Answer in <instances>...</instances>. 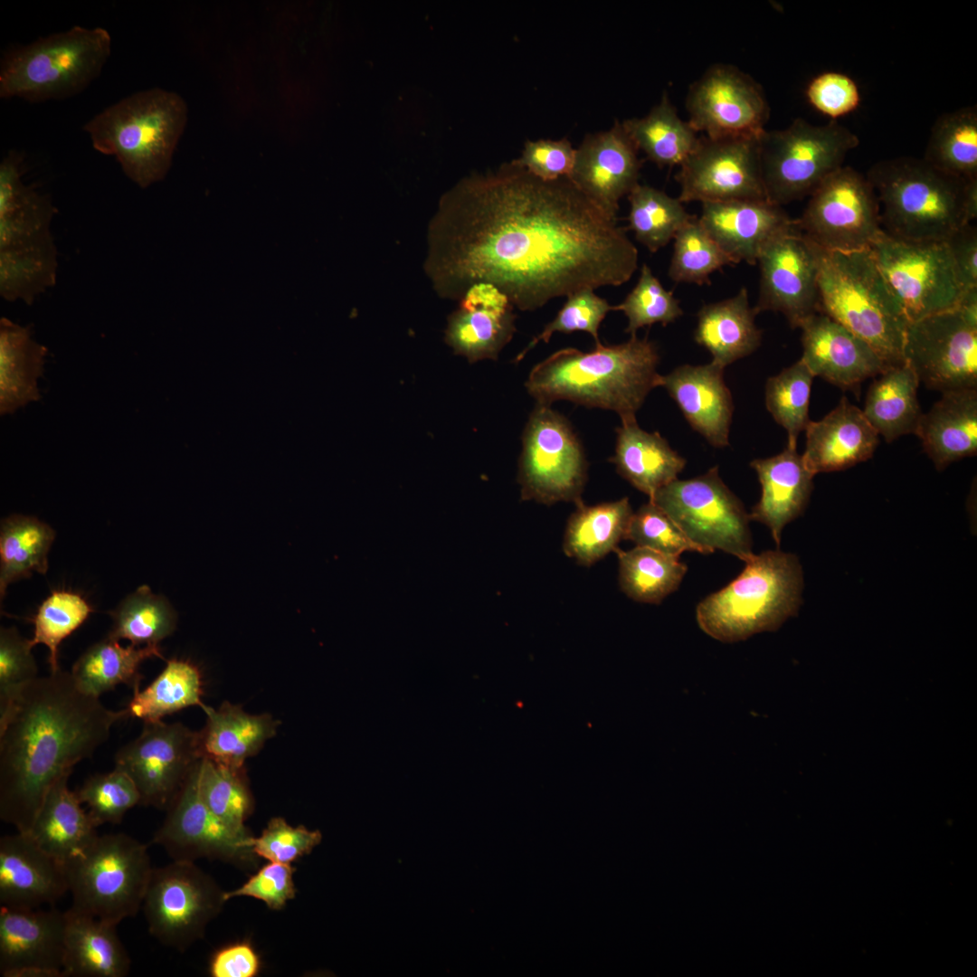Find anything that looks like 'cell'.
<instances>
[{
	"mask_svg": "<svg viewBox=\"0 0 977 977\" xmlns=\"http://www.w3.org/2000/svg\"><path fill=\"white\" fill-rule=\"evenodd\" d=\"M621 125L638 151L659 167L680 166L698 140L688 122L679 118L667 92L647 115L625 119Z\"/></svg>",
	"mask_w": 977,
	"mask_h": 977,
	"instance_id": "obj_42",
	"label": "cell"
},
{
	"mask_svg": "<svg viewBox=\"0 0 977 977\" xmlns=\"http://www.w3.org/2000/svg\"><path fill=\"white\" fill-rule=\"evenodd\" d=\"M576 149L563 138L558 140L537 139L525 143L521 156L513 162L544 181L568 177L573 171Z\"/></svg>",
	"mask_w": 977,
	"mask_h": 977,
	"instance_id": "obj_60",
	"label": "cell"
},
{
	"mask_svg": "<svg viewBox=\"0 0 977 977\" xmlns=\"http://www.w3.org/2000/svg\"><path fill=\"white\" fill-rule=\"evenodd\" d=\"M866 176L878 200L882 230L893 237L910 242L946 241L967 224L968 179L912 157L879 161Z\"/></svg>",
	"mask_w": 977,
	"mask_h": 977,
	"instance_id": "obj_8",
	"label": "cell"
},
{
	"mask_svg": "<svg viewBox=\"0 0 977 977\" xmlns=\"http://www.w3.org/2000/svg\"><path fill=\"white\" fill-rule=\"evenodd\" d=\"M30 327L6 318L0 321V412L13 413L40 399L37 379L43 375L47 349L31 337Z\"/></svg>",
	"mask_w": 977,
	"mask_h": 977,
	"instance_id": "obj_40",
	"label": "cell"
},
{
	"mask_svg": "<svg viewBox=\"0 0 977 977\" xmlns=\"http://www.w3.org/2000/svg\"><path fill=\"white\" fill-rule=\"evenodd\" d=\"M76 794L88 806V813L97 827L119 823L128 810L140 805V794L134 782L117 768L89 777Z\"/></svg>",
	"mask_w": 977,
	"mask_h": 977,
	"instance_id": "obj_54",
	"label": "cell"
},
{
	"mask_svg": "<svg viewBox=\"0 0 977 977\" xmlns=\"http://www.w3.org/2000/svg\"><path fill=\"white\" fill-rule=\"evenodd\" d=\"M697 218L735 264L756 265L764 250L794 226L782 206L768 200L702 203Z\"/></svg>",
	"mask_w": 977,
	"mask_h": 977,
	"instance_id": "obj_26",
	"label": "cell"
},
{
	"mask_svg": "<svg viewBox=\"0 0 977 977\" xmlns=\"http://www.w3.org/2000/svg\"><path fill=\"white\" fill-rule=\"evenodd\" d=\"M225 891L194 862L173 860L153 868L142 908L149 934L185 952L204 936L223 910Z\"/></svg>",
	"mask_w": 977,
	"mask_h": 977,
	"instance_id": "obj_15",
	"label": "cell"
},
{
	"mask_svg": "<svg viewBox=\"0 0 977 977\" xmlns=\"http://www.w3.org/2000/svg\"><path fill=\"white\" fill-rule=\"evenodd\" d=\"M67 892L64 863L43 850L28 833L17 831L1 837V906H53Z\"/></svg>",
	"mask_w": 977,
	"mask_h": 977,
	"instance_id": "obj_27",
	"label": "cell"
},
{
	"mask_svg": "<svg viewBox=\"0 0 977 977\" xmlns=\"http://www.w3.org/2000/svg\"><path fill=\"white\" fill-rule=\"evenodd\" d=\"M203 689L198 667L188 660L169 659L148 687L133 692L126 707L128 716L156 722L188 707L202 708L205 705L202 701Z\"/></svg>",
	"mask_w": 977,
	"mask_h": 977,
	"instance_id": "obj_44",
	"label": "cell"
},
{
	"mask_svg": "<svg viewBox=\"0 0 977 977\" xmlns=\"http://www.w3.org/2000/svg\"><path fill=\"white\" fill-rule=\"evenodd\" d=\"M197 786L201 799L214 815L234 829L248 830L244 823L253 811L254 800L244 766L201 758Z\"/></svg>",
	"mask_w": 977,
	"mask_h": 977,
	"instance_id": "obj_49",
	"label": "cell"
},
{
	"mask_svg": "<svg viewBox=\"0 0 977 977\" xmlns=\"http://www.w3.org/2000/svg\"><path fill=\"white\" fill-rule=\"evenodd\" d=\"M803 573L797 555L780 549L753 555L742 573L697 606L701 630L723 642L777 630L802 603Z\"/></svg>",
	"mask_w": 977,
	"mask_h": 977,
	"instance_id": "obj_7",
	"label": "cell"
},
{
	"mask_svg": "<svg viewBox=\"0 0 977 977\" xmlns=\"http://www.w3.org/2000/svg\"><path fill=\"white\" fill-rule=\"evenodd\" d=\"M669 277L677 283L710 284L709 276L724 266L735 265L692 216L674 237Z\"/></svg>",
	"mask_w": 977,
	"mask_h": 977,
	"instance_id": "obj_51",
	"label": "cell"
},
{
	"mask_svg": "<svg viewBox=\"0 0 977 977\" xmlns=\"http://www.w3.org/2000/svg\"><path fill=\"white\" fill-rule=\"evenodd\" d=\"M619 560V584L621 591L639 602H661L677 591L687 571L679 557L650 548L635 546L615 551Z\"/></svg>",
	"mask_w": 977,
	"mask_h": 977,
	"instance_id": "obj_46",
	"label": "cell"
},
{
	"mask_svg": "<svg viewBox=\"0 0 977 977\" xmlns=\"http://www.w3.org/2000/svg\"><path fill=\"white\" fill-rule=\"evenodd\" d=\"M37 666L29 646L14 628L0 631V715L22 688L36 678Z\"/></svg>",
	"mask_w": 977,
	"mask_h": 977,
	"instance_id": "obj_57",
	"label": "cell"
},
{
	"mask_svg": "<svg viewBox=\"0 0 977 977\" xmlns=\"http://www.w3.org/2000/svg\"><path fill=\"white\" fill-rule=\"evenodd\" d=\"M153 657L163 658L158 645L123 647L108 635L81 654L71 673L82 691L97 697L119 684L134 692L140 689V664Z\"/></svg>",
	"mask_w": 977,
	"mask_h": 977,
	"instance_id": "obj_41",
	"label": "cell"
},
{
	"mask_svg": "<svg viewBox=\"0 0 977 977\" xmlns=\"http://www.w3.org/2000/svg\"><path fill=\"white\" fill-rule=\"evenodd\" d=\"M291 864L269 861L235 890L225 892V899L250 896L262 901L271 910L282 909L296 896Z\"/></svg>",
	"mask_w": 977,
	"mask_h": 977,
	"instance_id": "obj_59",
	"label": "cell"
},
{
	"mask_svg": "<svg viewBox=\"0 0 977 977\" xmlns=\"http://www.w3.org/2000/svg\"><path fill=\"white\" fill-rule=\"evenodd\" d=\"M63 976L125 977L130 957L120 941L116 925L80 912L65 911Z\"/></svg>",
	"mask_w": 977,
	"mask_h": 977,
	"instance_id": "obj_34",
	"label": "cell"
},
{
	"mask_svg": "<svg viewBox=\"0 0 977 977\" xmlns=\"http://www.w3.org/2000/svg\"><path fill=\"white\" fill-rule=\"evenodd\" d=\"M627 197L629 229L650 252L666 246L693 216L678 198L650 185H636Z\"/></svg>",
	"mask_w": 977,
	"mask_h": 977,
	"instance_id": "obj_48",
	"label": "cell"
},
{
	"mask_svg": "<svg viewBox=\"0 0 977 977\" xmlns=\"http://www.w3.org/2000/svg\"><path fill=\"white\" fill-rule=\"evenodd\" d=\"M656 345L637 336L618 345H595L590 352L562 348L536 364L526 388L538 404L566 400L636 420L649 393L659 386Z\"/></svg>",
	"mask_w": 977,
	"mask_h": 977,
	"instance_id": "obj_3",
	"label": "cell"
},
{
	"mask_svg": "<svg viewBox=\"0 0 977 977\" xmlns=\"http://www.w3.org/2000/svg\"><path fill=\"white\" fill-rule=\"evenodd\" d=\"M66 914L50 908L0 907V973L64 977Z\"/></svg>",
	"mask_w": 977,
	"mask_h": 977,
	"instance_id": "obj_23",
	"label": "cell"
},
{
	"mask_svg": "<svg viewBox=\"0 0 977 977\" xmlns=\"http://www.w3.org/2000/svg\"><path fill=\"white\" fill-rule=\"evenodd\" d=\"M55 532L47 524L32 516L11 515L0 526V596L7 586L33 572L44 574L48 570L47 555Z\"/></svg>",
	"mask_w": 977,
	"mask_h": 977,
	"instance_id": "obj_43",
	"label": "cell"
},
{
	"mask_svg": "<svg viewBox=\"0 0 977 977\" xmlns=\"http://www.w3.org/2000/svg\"><path fill=\"white\" fill-rule=\"evenodd\" d=\"M761 485V498L750 520L765 525L779 547L784 526L805 510L813 489L814 475L796 448L786 445L779 454L751 461Z\"/></svg>",
	"mask_w": 977,
	"mask_h": 977,
	"instance_id": "obj_30",
	"label": "cell"
},
{
	"mask_svg": "<svg viewBox=\"0 0 977 977\" xmlns=\"http://www.w3.org/2000/svg\"><path fill=\"white\" fill-rule=\"evenodd\" d=\"M858 144V137L837 120L813 125L798 118L783 129L764 130L759 147L768 200L782 206L810 196Z\"/></svg>",
	"mask_w": 977,
	"mask_h": 977,
	"instance_id": "obj_11",
	"label": "cell"
},
{
	"mask_svg": "<svg viewBox=\"0 0 977 977\" xmlns=\"http://www.w3.org/2000/svg\"><path fill=\"white\" fill-rule=\"evenodd\" d=\"M206 722L198 732L201 758L234 767L244 766L277 733L280 721L270 714L251 715L242 706L223 702L218 708L204 705Z\"/></svg>",
	"mask_w": 977,
	"mask_h": 977,
	"instance_id": "obj_33",
	"label": "cell"
},
{
	"mask_svg": "<svg viewBox=\"0 0 977 977\" xmlns=\"http://www.w3.org/2000/svg\"><path fill=\"white\" fill-rule=\"evenodd\" d=\"M322 839L319 830H310L299 825L293 827L283 818L270 819L259 837H254L252 849L257 857L270 862L291 864L309 854Z\"/></svg>",
	"mask_w": 977,
	"mask_h": 977,
	"instance_id": "obj_58",
	"label": "cell"
},
{
	"mask_svg": "<svg viewBox=\"0 0 977 977\" xmlns=\"http://www.w3.org/2000/svg\"><path fill=\"white\" fill-rule=\"evenodd\" d=\"M868 387L865 417L887 442L915 432L921 416L917 399L919 381L905 363L889 366Z\"/></svg>",
	"mask_w": 977,
	"mask_h": 977,
	"instance_id": "obj_39",
	"label": "cell"
},
{
	"mask_svg": "<svg viewBox=\"0 0 977 977\" xmlns=\"http://www.w3.org/2000/svg\"><path fill=\"white\" fill-rule=\"evenodd\" d=\"M964 210L967 223H972L977 217V178L966 182Z\"/></svg>",
	"mask_w": 977,
	"mask_h": 977,
	"instance_id": "obj_64",
	"label": "cell"
},
{
	"mask_svg": "<svg viewBox=\"0 0 977 977\" xmlns=\"http://www.w3.org/2000/svg\"><path fill=\"white\" fill-rule=\"evenodd\" d=\"M797 229L824 251L850 252L870 249L883 232L879 204L867 176L841 166L810 195Z\"/></svg>",
	"mask_w": 977,
	"mask_h": 977,
	"instance_id": "obj_16",
	"label": "cell"
},
{
	"mask_svg": "<svg viewBox=\"0 0 977 977\" xmlns=\"http://www.w3.org/2000/svg\"><path fill=\"white\" fill-rule=\"evenodd\" d=\"M758 315L742 288L735 296L704 305L697 312L695 341L723 367L754 353L761 345L762 331L755 325Z\"/></svg>",
	"mask_w": 977,
	"mask_h": 977,
	"instance_id": "obj_36",
	"label": "cell"
},
{
	"mask_svg": "<svg viewBox=\"0 0 977 977\" xmlns=\"http://www.w3.org/2000/svg\"><path fill=\"white\" fill-rule=\"evenodd\" d=\"M112 628L109 637L128 640L136 646L158 645L176 627V613L162 595L153 593L147 585L139 586L110 612Z\"/></svg>",
	"mask_w": 977,
	"mask_h": 977,
	"instance_id": "obj_47",
	"label": "cell"
},
{
	"mask_svg": "<svg viewBox=\"0 0 977 977\" xmlns=\"http://www.w3.org/2000/svg\"><path fill=\"white\" fill-rule=\"evenodd\" d=\"M915 434L937 470L977 454V389L942 393Z\"/></svg>",
	"mask_w": 977,
	"mask_h": 977,
	"instance_id": "obj_32",
	"label": "cell"
},
{
	"mask_svg": "<svg viewBox=\"0 0 977 977\" xmlns=\"http://www.w3.org/2000/svg\"><path fill=\"white\" fill-rule=\"evenodd\" d=\"M903 353L905 363L929 389H977V327L957 308L909 323Z\"/></svg>",
	"mask_w": 977,
	"mask_h": 977,
	"instance_id": "obj_20",
	"label": "cell"
},
{
	"mask_svg": "<svg viewBox=\"0 0 977 977\" xmlns=\"http://www.w3.org/2000/svg\"><path fill=\"white\" fill-rule=\"evenodd\" d=\"M64 867L71 907L116 925L142 908L153 870L147 845L125 833L98 835Z\"/></svg>",
	"mask_w": 977,
	"mask_h": 977,
	"instance_id": "obj_10",
	"label": "cell"
},
{
	"mask_svg": "<svg viewBox=\"0 0 977 977\" xmlns=\"http://www.w3.org/2000/svg\"><path fill=\"white\" fill-rule=\"evenodd\" d=\"M587 479L583 446L551 405L536 403L522 434L517 481L522 500L545 505L582 501Z\"/></svg>",
	"mask_w": 977,
	"mask_h": 977,
	"instance_id": "obj_14",
	"label": "cell"
},
{
	"mask_svg": "<svg viewBox=\"0 0 977 977\" xmlns=\"http://www.w3.org/2000/svg\"><path fill=\"white\" fill-rule=\"evenodd\" d=\"M514 307L507 299L480 294L460 299L448 319L447 344L470 363L497 360L516 332Z\"/></svg>",
	"mask_w": 977,
	"mask_h": 977,
	"instance_id": "obj_31",
	"label": "cell"
},
{
	"mask_svg": "<svg viewBox=\"0 0 977 977\" xmlns=\"http://www.w3.org/2000/svg\"><path fill=\"white\" fill-rule=\"evenodd\" d=\"M611 310L612 306L605 299L596 295L593 289H583L567 296L556 317L530 341L517 360H521L539 342L547 343L553 334L557 332H587L594 339L595 345L600 344L599 327Z\"/></svg>",
	"mask_w": 977,
	"mask_h": 977,
	"instance_id": "obj_56",
	"label": "cell"
},
{
	"mask_svg": "<svg viewBox=\"0 0 977 977\" xmlns=\"http://www.w3.org/2000/svg\"><path fill=\"white\" fill-rule=\"evenodd\" d=\"M809 102L831 120L854 111L860 103L857 83L838 71H826L814 77L806 89Z\"/></svg>",
	"mask_w": 977,
	"mask_h": 977,
	"instance_id": "obj_61",
	"label": "cell"
},
{
	"mask_svg": "<svg viewBox=\"0 0 977 977\" xmlns=\"http://www.w3.org/2000/svg\"><path fill=\"white\" fill-rule=\"evenodd\" d=\"M126 717V708H106L61 669L24 686L0 715L1 820L29 832L52 786Z\"/></svg>",
	"mask_w": 977,
	"mask_h": 977,
	"instance_id": "obj_2",
	"label": "cell"
},
{
	"mask_svg": "<svg viewBox=\"0 0 977 977\" xmlns=\"http://www.w3.org/2000/svg\"><path fill=\"white\" fill-rule=\"evenodd\" d=\"M24 171V156L14 150L0 164V294L31 304L56 281L55 207L23 182Z\"/></svg>",
	"mask_w": 977,
	"mask_h": 977,
	"instance_id": "obj_6",
	"label": "cell"
},
{
	"mask_svg": "<svg viewBox=\"0 0 977 977\" xmlns=\"http://www.w3.org/2000/svg\"><path fill=\"white\" fill-rule=\"evenodd\" d=\"M922 158L951 175L977 178V107L942 114L931 128Z\"/></svg>",
	"mask_w": 977,
	"mask_h": 977,
	"instance_id": "obj_45",
	"label": "cell"
},
{
	"mask_svg": "<svg viewBox=\"0 0 977 977\" xmlns=\"http://www.w3.org/2000/svg\"><path fill=\"white\" fill-rule=\"evenodd\" d=\"M110 50L106 29L79 25L12 48L1 61L0 97L39 102L72 96L99 76Z\"/></svg>",
	"mask_w": 977,
	"mask_h": 977,
	"instance_id": "obj_9",
	"label": "cell"
},
{
	"mask_svg": "<svg viewBox=\"0 0 977 977\" xmlns=\"http://www.w3.org/2000/svg\"><path fill=\"white\" fill-rule=\"evenodd\" d=\"M92 612L90 605L80 594L69 591H53L39 606L33 619V636L28 640L33 649L43 644L49 649L51 672L57 671L60 643L79 628Z\"/></svg>",
	"mask_w": 977,
	"mask_h": 977,
	"instance_id": "obj_52",
	"label": "cell"
},
{
	"mask_svg": "<svg viewBox=\"0 0 977 977\" xmlns=\"http://www.w3.org/2000/svg\"><path fill=\"white\" fill-rule=\"evenodd\" d=\"M965 291L977 287V230L967 223L946 241Z\"/></svg>",
	"mask_w": 977,
	"mask_h": 977,
	"instance_id": "obj_63",
	"label": "cell"
},
{
	"mask_svg": "<svg viewBox=\"0 0 977 977\" xmlns=\"http://www.w3.org/2000/svg\"><path fill=\"white\" fill-rule=\"evenodd\" d=\"M805 450L802 455L815 476L844 470L870 459L878 443V433L863 412L843 396L838 405L819 421H810Z\"/></svg>",
	"mask_w": 977,
	"mask_h": 977,
	"instance_id": "obj_29",
	"label": "cell"
},
{
	"mask_svg": "<svg viewBox=\"0 0 977 977\" xmlns=\"http://www.w3.org/2000/svg\"><path fill=\"white\" fill-rule=\"evenodd\" d=\"M201 759L198 732L181 723L144 722L141 734L115 755L134 782L140 805L166 810Z\"/></svg>",
	"mask_w": 977,
	"mask_h": 977,
	"instance_id": "obj_19",
	"label": "cell"
},
{
	"mask_svg": "<svg viewBox=\"0 0 977 977\" xmlns=\"http://www.w3.org/2000/svg\"><path fill=\"white\" fill-rule=\"evenodd\" d=\"M724 369L711 361L684 365L659 377V386L667 390L691 427L716 448L728 446L734 412Z\"/></svg>",
	"mask_w": 977,
	"mask_h": 977,
	"instance_id": "obj_28",
	"label": "cell"
},
{
	"mask_svg": "<svg viewBox=\"0 0 977 977\" xmlns=\"http://www.w3.org/2000/svg\"><path fill=\"white\" fill-rule=\"evenodd\" d=\"M261 970V959L248 942H237L215 951L210 960L213 977H254Z\"/></svg>",
	"mask_w": 977,
	"mask_h": 977,
	"instance_id": "obj_62",
	"label": "cell"
},
{
	"mask_svg": "<svg viewBox=\"0 0 977 977\" xmlns=\"http://www.w3.org/2000/svg\"><path fill=\"white\" fill-rule=\"evenodd\" d=\"M686 108L690 127L709 138L760 137L770 114L760 85L725 63L712 65L690 85Z\"/></svg>",
	"mask_w": 977,
	"mask_h": 977,
	"instance_id": "obj_21",
	"label": "cell"
},
{
	"mask_svg": "<svg viewBox=\"0 0 977 977\" xmlns=\"http://www.w3.org/2000/svg\"><path fill=\"white\" fill-rule=\"evenodd\" d=\"M612 310L623 312L628 319L625 332L636 336L640 327L660 323L667 326L683 315V310L671 291L667 290L650 268L642 264L639 280L622 302Z\"/></svg>",
	"mask_w": 977,
	"mask_h": 977,
	"instance_id": "obj_53",
	"label": "cell"
},
{
	"mask_svg": "<svg viewBox=\"0 0 977 977\" xmlns=\"http://www.w3.org/2000/svg\"><path fill=\"white\" fill-rule=\"evenodd\" d=\"M632 514L628 498L592 506L579 502L567 520L564 553L582 565L595 564L618 549Z\"/></svg>",
	"mask_w": 977,
	"mask_h": 977,
	"instance_id": "obj_38",
	"label": "cell"
},
{
	"mask_svg": "<svg viewBox=\"0 0 977 977\" xmlns=\"http://www.w3.org/2000/svg\"><path fill=\"white\" fill-rule=\"evenodd\" d=\"M814 377L800 359L767 380L765 405L774 421L786 430L789 447L796 448L799 434L811 421L809 404Z\"/></svg>",
	"mask_w": 977,
	"mask_h": 977,
	"instance_id": "obj_50",
	"label": "cell"
},
{
	"mask_svg": "<svg viewBox=\"0 0 977 977\" xmlns=\"http://www.w3.org/2000/svg\"><path fill=\"white\" fill-rule=\"evenodd\" d=\"M799 328L801 359L814 376L843 390L858 394L862 382L889 367L868 344L827 315L817 313Z\"/></svg>",
	"mask_w": 977,
	"mask_h": 977,
	"instance_id": "obj_25",
	"label": "cell"
},
{
	"mask_svg": "<svg viewBox=\"0 0 977 977\" xmlns=\"http://www.w3.org/2000/svg\"><path fill=\"white\" fill-rule=\"evenodd\" d=\"M187 114L180 95L154 88L106 108L83 130L97 151L114 156L125 175L146 188L168 172Z\"/></svg>",
	"mask_w": 977,
	"mask_h": 977,
	"instance_id": "obj_5",
	"label": "cell"
},
{
	"mask_svg": "<svg viewBox=\"0 0 977 977\" xmlns=\"http://www.w3.org/2000/svg\"><path fill=\"white\" fill-rule=\"evenodd\" d=\"M870 250L908 324L958 307L965 289L945 241H904L883 231Z\"/></svg>",
	"mask_w": 977,
	"mask_h": 977,
	"instance_id": "obj_13",
	"label": "cell"
},
{
	"mask_svg": "<svg viewBox=\"0 0 977 977\" xmlns=\"http://www.w3.org/2000/svg\"><path fill=\"white\" fill-rule=\"evenodd\" d=\"M616 433L610 460L623 479L650 498L684 470L686 460L659 432L642 430L636 420L621 422Z\"/></svg>",
	"mask_w": 977,
	"mask_h": 977,
	"instance_id": "obj_35",
	"label": "cell"
},
{
	"mask_svg": "<svg viewBox=\"0 0 977 977\" xmlns=\"http://www.w3.org/2000/svg\"><path fill=\"white\" fill-rule=\"evenodd\" d=\"M426 271L440 295L488 283L532 311L583 289L620 286L638 268L624 228L568 177L544 181L513 161L464 179L431 223Z\"/></svg>",
	"mask_w": 977,
	"mask_h": 977,
	"instance_id": "obj_1",
	"label": "cell"
},
{
	"mask_svg": "<svg viewBox=\"0 0 977 977\" xmlns=\"http://www.w3.org/2000/svg\"><path fill=\"white\" fill-rule=\"evenodd\" d=\"M650 500L706 554L721 550L745 562L754 555L749 514L719 477L718 467L693 479H677Z\"/></svg>",
	"mask_w": 977,
	"mask_h": 977,
	"instance_id": "obj_12",
	"label": "cell"
},
{
	"mask_svg": "<svg viewBox=\"0 0 977 977\" xmlns=\"http://www.w3.org/2000/svg\"><path fill=\"white\" fill-rule=\"evenodd\" d=\"M818 288L819 313L868 344L887 366L905 364L908 322L870 249L841 252L820 248Z\"/></svg>",
	"mask_w": 977,
	"mask_h": 977,
	"instance_id": "obj_4",
	"label": "cell"
},
{
	"mask_svg": "<svg viewBox=\"0 0 977 977\" xmlns=\"http://www.w3.org/2000/svg\"><path fill=\"white\" fill-rule=\"evenodd\" d=\"M198 763L166 809V816L154 834L153 843L164 848L173 860L194 862L209 858L242 868H255L259 857L252 849L254 836L249 830H240L224 823L201 799L197 786Z\"/></svg>",
	"mask_w": 977,
	"mask_h": 977,
	"instance_id": "obj_17",
	"label": "cell"
},
{
	"mask_svg": "<svg viewBox=\"0 0 977 977\" xmlns=\"http://www.w3.org/2000/svg\"><path fill=\"white\" fill-rule=\"evenodd\" d=\"M626 540H631L637 546L679 557L684 552L705 551L689 540L677 524L652 501L642 505L633 512L627 532Z\"/></svg>",
	"mask_w": 977,
	"mask_h": 977,
	"instance_id": "obj_55",
	"label": "cell"
},
{
	"mask_svg": "<svg viewBox=\"0 0 977 977\" xmlns=\"http://www.w3.org/2000/svg\"><path fill=\"white\" fill-rule=\"evenodd\" d=\"M71 774L50 789L27 832L47 853L65 863L98 837L97 826L81 807L76 792L68 787Z\"/></svg>",
	"mask_w": 977,
	"mask_h": 977,
	"instance_id": "obj_37",
	"label": "cell"
},
{
	"mask_svg": "<svg viewBox=\"0 0 977 977\" xmlns=\"http://www.w3.org/2000/svg\"><path fill=\"white\" fill-rule=\"evenodd\" d=\"M575 149L569 179L617 220L620 200L639 184L641 161L637 147L616 119L608 130L585 135Z\"/></svg>",
	"mask_w": 977,
	"mask_h": 977,
	"instance_id": "obj_24",
	"label": "cell"
},
{
	"mask_svg": "<svg viewBox=\"0 0 977 977\" xmlns=\"http://www.w3.org/2000/svg\"><path fill=\"white\" fill-rule=\"evenodd\" d=\"M760 137H698L676 180L682 203L768 200L760 161ZM769 201V200H768Z\"/></svg>",
	"mask_w": 977,
	"mask_h": 977,
	"instance_id": "obj_18",
	"label": "cell"
},
{
	"mask_svg": "<svg viewBox=\"0 0 977 977\" xmlns=\"http://www.w3.org/2000/svg\"><path fill=\"white\" fill-rule=\"evenodd\" d=\"M820 248L795 226L761 253L759 297L754 310L782 313L792 328L819 313Z\"/></svg>",
	"mask_w": 977,
	"mask_h": 977,
	"instance_id": "obj_22",
	"label": "cell"
}]
</instances>
